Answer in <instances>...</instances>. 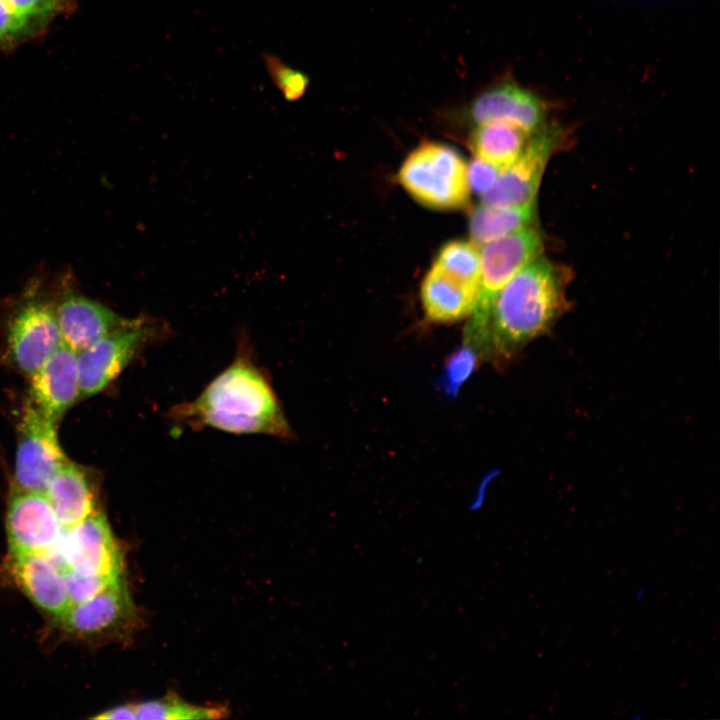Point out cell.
<instances>
[{"mask_svg": "<svg viewBox=\"0 0 720 720\" xmlns=\"http://www.w3.org/2000/svg\"><path fill=\"white\" fill-rule=\"evenodd\" d=\"M635 720H640L643 717V712H637V715L632 716Z\"/></svg>", "mask_w": 720, "mask_h": 720, "instance_id": "obj_30", "label": "cell"}, {"mask_svg": "<svg viewBox=\"0 0 720 720\" xmlns=\"http://www.w3.org/2000/svg\"><path fill=\"white\" fill-rule=\"evenodd\" d=\"M11 575L25 595L57 619L70 606L65 572L50 554L12 555Z\"/></svg>", "mask_w": 720, "mask_h": 720, "instance_id": "obj_14", "label": "cell"}, {"mask_svg": "<svg viewBox=\"0 0 720 720\" xmlns=\"http://www.w3.org/2000/svg\"><path fill=\"white\" fill-rule=\"evenodd\" d=\"M4 2L42 35L57 18L70 16L77 9L76 0H4Z\"/></svg>", "mask_w": 720, "mask_h": 720, "instance_id": "obj_22", "label": "cell"}, {"mask_svg": "<svg viewBox=\"0 0 720 720\" xmlns=\"http://www.w3.org/2000/svg\"><path fill=\"white\" fill-rule=\"evenodd\" d=\"M477 291L451 279L432 265L421 285L426 318L435 323H450L470 315Z\"/></svg>", "mask_w": 720, "mask_h": 720, "instance_id": "obj_17", "label": "cell"}, {"mask_svg": "<svg viewBox=\"0 0 720 720\" xmlns=\"http://www.w3.org/2000/svg\"><path fill=\"white\" fill-rule=\"evenodd\" d=\"M263 60L271 81L287 101H296L305 95L310 80L304 72L290 67L273 53L265 52Z\"/></svg>", "mask_w": 720, "mask_h": 720, "instance_id": "obj_23", "label": "cell"}, {"mask_svg": "<svg viewBox=\"0 0 720 720\" xmlns=\"http://www.w3.org/2000/svg\"><path fill=\"white\" fill-rule=\"evenodd\" d=\"M532 134L509 123L487 122L474 127L468 144L476 158L502 170L520 155Z\"/></svg>", "mask_w": 720, "mask_h": 720, "instance_id": "obj_18", "label": "cell"}, {"mask_svg": "<svg viewBox=\"0 0 720 720\" xmlns=\"http://www.w3.org/2000/svg\"><path fill=\"white\" fill-rule=\"evenodd\" d=\"M477 359L478 356L464 346L461 350L455 353L450 359L447 367V386L452 387V389L455 390L457 386L470 375Z\"/></svg>", "mask_w": 720, "mask_h": 720, "instance_id": "obj_27", "label": "cell"}, {"mask_svg": "<svg viewBox=\"0 0 720 720\" xmlns=\"http://www.w3.org/2000/svg\"><path fill=\"white\" fill-rule=\"evenodd\" d=\"M132 608L127 585L120 577L92 598L70 605L58 620L66 632L91 637L120 624L131 615Z\"/></svg>", "mask_w": 720, "mask_h": 720, "instance_id": "obj_15", "label": "cell"}, {"mask_svg": "<svg viewBox=\"0 0 720 720\" xmlns=\"http://www.w3.org/2000/svg\"><path fill=\"white\" fill-rule=\"evenodd\" d=\"M477 247L472 242L450 241L440 249L433 266L478 293L480 252Z\"/></svg>", "mask_w": 720, "mask_h": 720, "instance_id": "obj_20", "label": "cell"}, {"mask_svg": "<svg viewBox=\"0 0 720 720\" xmlns=\"http://www.w3.org/2000/svg\"><path fill=\"white\" fill-rule=\"evenodd\" d=\"M136 719L144 720H181L215 719L225 715L221 706H198L176 696L144 701L134 704Z\"/></svg>", "mask_w": 720, "mask_h": 720, "instance_id": "obj_21", "label": "cell"}, {"mask_svg": "<svg viewBox=\"0 0 720 720\" xmlns=\"http://www.w3.org/2000/svg\"><path fill=\"white\" fill-rule=\"evenodd\" d=\"M6 529L12 555L50 554L64 531L45 493L18 489L8 501Z\"/></svg>", "mask_w": 720, "mask_h": 720, "instance_id": "obj_10", "label": "cell"}, {"mask_svg": "<svg viewBox=\"0 0 720 720\" xmlns=\"http://www.w3.org/2000/svg\"><path fill=\"white\" fill-rule=\"evenodd\" d=\"M62 344L55 304L32 285L8 321L10 361L30 377Z\"/></svg>", "mask_w": 720, "mask_h": 720, "instance_id": "obj_5", "label": "cell"}, {"mask_svg": "<svg viewBox=\"0 0 720 720\" xmlns=\"http://www.w3.org/2000/svg\"><path fill=\"white\" fill-rule=\"evenodd\" d=\"M122 577V576H120ZM94 575H82L74 572H65L67 593L70 605L86 601L107 586L118 580Z\"/></svg>", "mask_w": 720, "mask_h": 720, "instance_id": "obj_25", "label": "cell"}, {"mask_svg": "<svg viewBox=\"0 0 720 720\" xmlns=\"http://www.w3.org/2000/svg\"><path fill=\"white\" fill-rule=\"evenodd\" d=\"M564 277L538 257L524 266L495 298L489 317V354L511 357L545 333L566 306Z\"/></svg>", "mask_w": 720, "mask_h": 720, "instance_id": "obj_2", "label": "cell"}, {"mask_svg": "<svg viewBox=\"0 0 720 720\" xmlns=\"http://www.w3.org/2000/svg\"><path fill=\"white\" fill-rule=\"evenodd\" d=\"M55 309L63 344L76 353L131 320L78 293L68 278L61 282Z\"/></svg>", "mask_w": 720, "mask_h": 720, "instance_id": "obj_12", "label": "cell"}, {"mask_svg": "<svg viewBox=\"0 0 720 720\" xmlns=\"http://www.w3.org/2000/svg\"><path fill=\"white\" fill-rule=\"evenodd\" d=\"M536 219V205L524 207H498L481 204L469 221L471 242L476 246L531 226Z\"/></svg>", "mask_w": 720, "mask_h": 720, "instance_id": "obj_19", "label": "cell"}, {"mask_svg": "<svg viewBox=\"0 0 720 720\" xmlns=\"http://www.w3.org/2000/svg\"><path fill=\"white\" fill-rule=\"evenodd\" d=\"M67 460L57 438L56 422L29 403L18 428L14 489L45 493Z\"/></svg>", "mask_w": 720, "mask_h": 720, "instance_id": "obj_7", "label": "cell"}, {"mask_svg": "<svg viewBox=\"0 0 720 720\" xmlns=\"http://www.w3.org/2000/svg\"><path fill=\"white\" fill-rule=\"evenodd\" d=\"M77 356L62 344L30 376V403L55 422L80 396Z\"/></svg>", "mask_w": 720, "mask_h": 720, "instance_id": "obj_13", "label": "cell"}, {"mask_svg": "<svg viewBox=\"0 0 720 720\" xmlns=\"http://www.w3.org/2000/svg\"><path fill=\"white\" fill-rule=\"evenodd\" d=\"M404 189L420 204L458 210L469 202L467 165L453 147L424 142L405 159L398 174Z\"/></svg>", "mask_w": 720, "mask_h": 720, "instance_id": "obj_4", "label": "cell"}, {"mask_svg": "<svg viewBox=\"0 0 720 720\" xmlns=\"http://www.w3.org/2000/svg\"><path fill=\"white\" fill-rule=\"evenodd\" d=\"M155 329L149 320L131 319L123 327L79 352L80 395L89 397L104 390L155 337Z\"/></svg>", "mask_w": 720, "mask_h": 720, "instance_id": "obj_8", "label": "cell"}, {"mask_svg": "<svg viewBox=\"0 0 720 720\" xmlns=\"http://www.w3.org/2000/svg\"><path fill=\"white\" fill-rule=\"evenodd\" d=\"M645 595H646V590H645V588H644L643 586H641V587H639L638 589L635 590V592H634V594H633V597H634V599H635L636 602H639V603H640V602H642V601L644 600Z\"/></svg>", "mask_w": 720, "mask_h": 720, "instance_id": "obj_29", "label": "cell"}, {"mask_svg": "<svg viewBox=\"0 0 720 720\" xmlns=\"http://www.w3.org/2000/svg\"><path fill=\"white\" fill-rule=\"evenodd\" d=\"M95 719L102 720H131L136 719L134 704H124L110 708L99 715Z\"/></svg>", "mask_w": 720, "mask_h": 720, "instance_id": "obj_28", "label": "cell"}, {"mask_svg": "<svg viewBox=\"0 0 720 720\" xmlns=\"http://www.w3.org/2000/svg\"><path fill=\"white\" fill-rule=\"evenodd\" d=\"M42 34L0 0V51L10 52Z\"/></svg>", "mask_w": 720, "mask_h": 720, "instance_id": "obj_24", "label": "cell"}, {"mask_svg": "<svg viewBox=\"0 0 720 720\" xmlns=\"http://www.w3.org/2000/svg\"><path fill=\"white\" fill-rule=\"evenodd\" d=\"M471 125L505 122L529 133L545 126L547 106L530 90L511 80L498 82L476 95L460 112Z\"/></svg>", "mask_w": 720, "mask_h": 720, "instance_id": "obj_11", "label": "cell"}, {"mask_svg": "<svg viewBox=\"0 0 720 720\" xmlns=\"http://www.w3.org/2000/svg\"><path fill=\"white\" fill-rule=\"evenodd\" d=\"M542 249V237L532 226L482 245L477 298L463 337V346L479 358L489 355L488 326L495 298L517 272L540 256Z\"/></svg>", "mask_w": 720, "mask_h": 720, "instance_id": "obj_3", "label": "cell"}, {"mask_svg": "<svg viewBox=\"0 0 720 720\" xmlns=\"http://www.w3.org/2000/svg\"><path fill=\"white\" fill-rule=\"evenodd\" d=\"M500 172L501 169L495 165L475 158L467 166L469 188L476 194H484L493 186Z\"/></svg>", "mask_w": 720, "mask_h": 720, "instance_id": "obj_26", "label": "cell"}, {"mask_svg": "<svg viewBox=\"0 0 720 720\" xmlns=\"http://www.w3.org/2000/svg\"><path fill=\"white\" fill-rule=\"evenodd\" d=\"M45 495L63 529L98 511L94 477L87 468L69 460L52 477Z\"/></svg>", "mask_w": 720, "mask_h": 720, "instance_id": "obj_16", "label": "cell"}, {"mask_svg": "<svg viewBox=\"0 0 720 720\" xmlns=\"http://www.w3.org/2000/svg\"><path fill=\"white\" fill-rule=\"evenodd\" d=\"M50 555L64 572L109 578L122 576L121 552L106 517L99 511L64 529Z\"/></svg>", "mask_w": 720, "mask_h": 720, "instance_id": "obj_6", "label": "cell"}, {"mask_svg": "<svg viewBox=\"0 0 720 720\" xmlns=\"http://www.w3.org/2000/svg\"><path fill=\"white\" fill-rule=\"evenodd\" d=\"M188 424L235 434L289 437L291 430L278 399L262 372L239 357L192 402L173 409Z\"/></svg>", "mask_w": 720, "mask_h": 720, "instance_id": "obj_1", "label": "cell"}, {"mask_svg": "<svg viewBox=\"0 0 720 720\" xmlns=\"http://www.w3.org/2000/svg\"><path fill=\"white\" fill-rule=\"evenodd\" d=\"M561 138L560 128L553 124H546L533 133L520 155L501 170L493 186L482 194V204L498 207L535 205L544 170Z\"/></svg>", "mask_w": 720, "mask_h": 720, "instance_id": "obj_9", "label": "cell"}]
</instances>
